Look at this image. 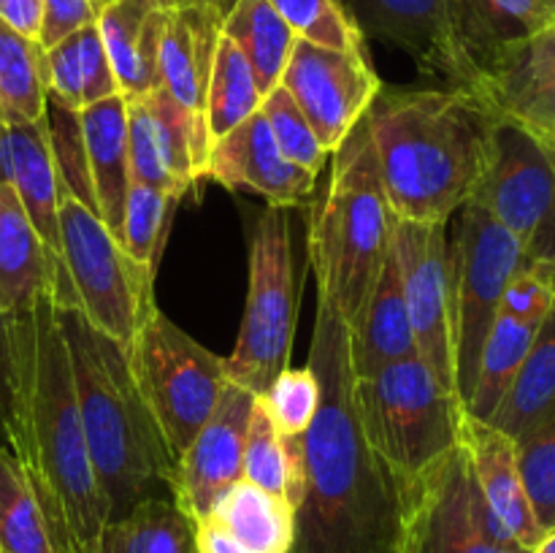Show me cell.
Returning a JSON list of instances; mask_svg holds the SVG:
<instances>
[{
	"label": "cell",
	"instance_id": "17",
	"mask_svg": "<svg viewBox=\"0 0 555 553\" xmlns=\"http://www.w3.org/2000/svg\"><path fill=\"white\" fill-rule=\"evenodd\" d=\"M499 117L555 130V22L502 41L482 60L472 90Z\"/></svg>",
	"mask_w": 555,
	"mask_h": 553
},
{
	"label": "cell",
	"instance_id": "14",
	"mask_svg": "<svg viewBox=\"0 0 555 553\" xmlns=\"http://www.w3.org/2000/svg\"><path fill=\"white\" fill-rule=\"evenodd\" d=\"M280 85L298 103L328 155L366 117L385 87L369 54L341 52L304 38L293 47Z\"/></svg>",
	"mask_w": 555,
	"mask_h": 553
},
{
	"label": "cell",
	"instance_id": "16",
	"mask_svg": "<svg viewBox=\"0 0 555 553\" xmlns=\"http://www.w3.org/2000/svg\"><path fill=\"white\" fill-rule=\"evenodd\" d=\"M255 399L228 380L211 417L177 459L171 499L193 520L209 518L222 493L244 480V442Z\"/></svg>",
	"mask_w": 555,
	"mask_h": 553
},
{
	"label": "cell",
	"instance_id": "34",
	"mask_svg": "<svg viewBox=\"0 0 555 553\" xmlns=\"http://www.w3.org/2000/svg\"><path fill=\"white\" fill-rule=\"evenodd\" d=\"M0 553H60L33 483L11 448H0Z\"/></svg>",
	"mask_w": 555,
	"mask_h": 553
},
{
	"label": "cell",
	"instance_id": "28",
	"mask_svg": "<svg viewBox=\"0 0 555 553\" xmlns=\"http://www.w3.org/2000/svg\"><path fill=\"white\" fill-rule=\"evenodd\" d=\"M453 20L475 79L493 47L555 22V0H453Z\"/></svg>",
	"mask_w": 555,
	"mask_h": 553
},
{
	"label": "cell",
	"instance_id": "21",
	"mask_svg": "<svg viewBox=\"0 0 555 553\" xmlns=\"http://www.w3.org/2000/svg\"><path fill=\"white\" fill-rule=\"evenodd\" d=\"M461 445L469 455L472 475H475L477 488H480L491 513L502 520L504 529L520 545L531 551L545 531L537 524L529 493H526L515 439L504 434L502 428L477 421L466 412L464 428H461Z\"/></svg>",
	"mask_w": 555,
	"mask_h": 553
},
{
	"label": "cell",
	"instance_id": "6",
	"mask_svg": "<svg viewBox=\"0 0 555 553\" xmlns=\"http://www.w3.org/2000/svg\"><path fill=\"white\" fill-rule=\"evenodd\" d=\"M356 407L372 448L410 488L461 445L464 404L421 356L356 377Z\"/></svg>",
	"mask_w": 555,
	"mask_h": 553
},
{
	"label": "cell",
	"instance_id": "23",
	"mask_svg": "<svg viewBox=\"0 0 555 553\" xmlns=\"http://www.w3.org/2000/svg\"><path fill=\"white\" fill-rule=\"evenodd\" d=\"M60 263L27 217L14 188L0 182V309L33 312L57 291Z\"/></svg>",
	"mask_w": 555,
	"mask_h": 553
},
{
	"label": "cell",
	"instance_id": "38",
	"mask_svg": "<svg viewBox=\"0 0 555 553\" xmlns=\"http://www.w3.org/2000/svg\"><path fill=\"white\" fill-rule=\"evenodd\" d=\"M260 114L269 123L271 136H274L276 146H280V152L287 160L309 168L312 173H320L328 166L331 155L323 150L309 119L304 117V112L285 87L276 85L274 90L266 92L263 103H260Z\"/></svg>",
	"mask_w": 555,
	"mask_h": 553
},
{
	"label": "cell",
	"instance_id": "51",
	"mask_svg": "<svg viewBox=\"0 0 555 553\" xmlns=\"http://www.w3.org/2000/svg\"><path fill=\"white\" fill-rule=\"evenodd\" d=\"M531 553H555V526L542 535V540L531 548Z\"/></svg>",
	"mask_w": 555,
	"mask_h": 553
},
{
	"label": "cell",
	"instance_id": "29",
	"mask_svg": "<svg viewBox=\"0 0 555 553\" xmlns=\"http://www.w3.org/2000/svg\"><path fill=\"white\" fill-rule=\"evenodd\" d=\"M222 36L242 49L263 95L282 81L298 41L285 16L269 0H233L222 14Z\"/></svg>",
	"mask_w": 555,
	"mask_h": 553
},
{
	"label": "cell",
	"instance_id": "22",
	"mask_svg": "<svg viewBox=\"0 0 555 553\" xmlns=\"http://www.w3.org/2000/svg\"><path fill=\"white\" fill-rule=\"evenodd\" d=\"M222 14L225 11L209 3L168 9L166 30L160 38V54H157L160 87L188 112L201 117H204L217 43L222 36Z\"/></svg>",
	"mask_w": 555,
	"mask_h": 553
},
{
	"label": "cell",
	"instance_id": "11",
	"mask_svg": "<svg viewBox=\"0 0 555 553\" xmlns=\"http://www.w3.org/2000/svg\"><path fill=\"white\" fill-rule=\"evenodd\" d=\"M469 201L518 239L526 258L553 260L555 173L534 130L496 119L491 160Z\"/></svg>",
	"mask_w": 555,
	"mask_h": 553
},
{
	"label": "cell",
	"instance_id": "47",
	"mask_svg": "<svg viewBox=\"0 0 555 553\" xmlns=\"http://www.w3.org/2000/svg\"><path fill=\"white\" fill-rule=\"evenodd\" d=\"M0 20L27 38H41L43 0H0Z\"/></svg>",
	"mask_w": 555,
	"mask_h": 553
},
{
	"label": "cell",
	"instance_id": "44",
	"mask_svg": "<svg viewBox=\"0 0 555 553\" xmlns=\"http://www.w3.org/2000/svg\"><path fill=\"white\" fill-rule=\"evenodd\" d=\"M79 49H81V98L85 106L103 101V98L119 95L117 76H114L112 60H108L103 38L98 33V25H85L79 30ZM81 106V108H85Z\"/></svg>",
	"mask_w": 555,
	"mask_h": 553
},
{
	"label": "cell",
	"instance_id": "31",
	"mask_svg": "<svg viewBox=\"0 0 555 553\" xmlns=\"http://www.w3.org/2000/svg\"><path fill=\"white\" fill-rule=\"evenodd\" d=\"M555 415V301L537 329L531 350L504 396L502 407L491 417V426L502 428L513 439L524 437L542 421Z\"/></svg>",
	"mask_w": 555,
	"mask_h": 553
},
{
	"label": "cell",
	"instance_id": "33",
	"mask_svg": "<svg viewBox=\"0 0 555 553\" xmlns=\"http://www.w3.org/2000/svg\"><path fill=\"white\" fill-rule=\"evenodd\" d=\"M47 108V47L0 20V117L38 123Z\"/></svg>",
	"mask_w": 555,
	"mask_h": 553
},
{
	"label": "cell",
	"instance_id": "45",
	"mask_svg": "<svg viewBox=\"0 0 555 553\" xmlns=\"http://www.w3.org/2000/svg\"><path fill=\"white\" fill-rule=\"evenodd\" d=\"M98 16L95 0H43V25L38 41L52 47L60 38L92 25Z\"/></svg>",
	"mask_w": 555,
	"mask_h": 553
},
{
	"label": "cell",
	"instance_id": "53",
	"mask_svg": "<svg viewBox=\"0 0 555 553\" xmlns=\"http://www.w3.org/2000/svg\"><path fill=\"white\" fill-rule=\"evenodd\" d=\"M95 3H98V9H101V5H103V3H106V0H95Z\"/></svg>",
	"mask_w": 555,
	"mask_h": 553
},
{
	"label": "cell",
	"instance_id": "26",
	"mask_svg": "<svg viewBox=\"0 0 555 553\" xmlns=\"http://www.w3.org/2000/svg\"><path fill=\"white\" fill-rule=\"evenodd\" d=\"M352 331V366L356 377H369L388 363L417 356L415 334L406 314L404 287L396 266L393 244L379 269L361 320Z\"/></svg>",
	"mask_w": 555,
	"mask_h": 553
},
{
	"label": "cell",
	"instance_id": "54",
	"mask_svg": "<svg viewBox=\"0 0 555 553\" xmlns=\"http://www.w3.org/2000/svg\"><path fill=\"white\" fill-rule=\"evenodd\" d=\"M545 133H551V130H545ZM553 136H555V130H553Z\"/></svg>",
	"mask_w": 555,
	"mask_h": 553
},
{
	"label": "cell",
	"instance_id": "48",
	"mask_svg": "<svg viewBox=\"0 0 555 553\" xmlns=\"http://www.w3.org/2000/svg\"><path fill=\"white\" fill-rule=\"evenodd\" d=\"M195 553H249L211 518L195 520Z\"/></svg>",
	"mask_w": 555,
	"mask_h": 553
},
{
	"label": "cell",
	"instance_id": "24",
	"mask_svg": "<svg viewBox=\"0 0 555 553\" xmlns=\"http://www.w3.org/2000/svg\"><path fill=\"white\" fill-rule=\"evenodd\" d=\"M168 9L163 0H106L95 25L103 38L119 95L139 98L160 87L157 54L166 30Z\"/></svg>",
	"mask_w": 555,
	"mask_h": 553
},
{
	"label": "cell",
	"instance_id": "32",
	"mask_svg": "<svg viewBox=\"0 0 555 553\" xmlns=\"http://www.w3.org/2000/svg\"><path fill=\"white\" fill-rule=\"evenodd\" d=\"M92 553H195V520L173 499H146L108 520Z\"/></svg>",
	"mask_w": 555,
	"mask_h": 553
},
{
	"label": "cell",
	"instance_id": "20",
	"mask_svg": "<svg viewBox=\"0 0 555 553\" xmlns=\"http://www.w3.org/2000/svg\"><path fill=\"white\" fill-rule=\"evenodd\" d=\"M81 160V201L119 233L125 198L130 188L128 101L125 95L103 98L76 112Z\"/></svg>",
	"mask_w": 555,
	"mask_h": 553
},
{
	"label": "cell",
	"instance_id": "39",
	"mask_svg": "<svg viewBox=\"0 0 555 553\" xmlns=\"http://www.w3.org/2000/svg\"><path fill=\"white\" fill-rule=\"evenodd\" d=\"M518 445V464L524 475L526 493H529L531 510L542 531L555 526V415L542 421L524 437L515 439Z\"/></svg>",
	"mask_w": 555,
	"mask_h": 553
},
{
	"label": "cell",
	"instance_id": "1",
	"mask_svg": "<svg viewBox=\"0 0 555 553\" xmlns=\"http://www.w3.org/2000/svg\"><path fill=\"white\" fill-rule=\"evenodd\" d=\"M309 369L320 407L304 432V493L291 553H404L412 488L372 448L356 407L352 331L318 293Z\"/></svg>",
	"mask_w": 555,
	"mask_h": 553
},
{
	"label": "cell",
	"instance_id": "7",
	"mask_svg": "<svg viewBox=\"0 0 555 553\" xmlns=\"http://www.w3.org/2000/svg\"><path fill=\"white\" fill-rule=\"evenodd\" d=\"M60 280L52 301L74 307L87 323L128 350L155 304V274L135 263L112 228L63 188L57 209Z\"/></svg>",
	"mask_w": 555,
	"mask_h": 553
},
{
	"label": "cell",
	"instance_id": "15",
	"mask_svg": "<svg viewBox=\"0 0 555 553\" xmlns=\"http://www.w3.org/2000/svg\"><path fill=\"white\" fill-rule=\"evenodd\" d=\"M125 101L130 179L182 198L204 179L211 146L204 117L188 112L163 87Z\"/></svg>",
	"mask_w": 555,
	"mask_h": 553
},
{
	"label": "cell",
	"instance_id": "52",
	"mask_svg": "<svg viewBox=\"0 0 555 553\" xmlns=\"http://www.w3.org/2000/svg\"><path fill=\"white\" fill-rule=\"evenodd\" d=\"M551 280H553V291H555V255H553V260H551Z\"/></svg>",
	"mask_w": 555,
	"mask_h": 553
},
{
	"label": "cell",
	"instance_id": "19",
	"mask_svg": "<svg viewBox=\"0 0 555 553\" xmlns=\"http://www.w3.org/2000/svg\"><path fill=\"white\" fill-rule=\"evenodd\" d=\"M204 177L228 190H249L282 209L304 204L318 190V173L282 155L260 108L211 141Z\"/></svg>",
	"mask_w": 555,
	"mask_h": 553
},
{
	"label": "cell",
	"instance_id": "43",
	"mask_svg": "<svg viewBox=\"0 0 555 553\" xmlns=\"http://www.w3.org/2000/svg\"><path fill=\"white\" fill-rule=\"evenodd\" d=\"M47 90L49 103H54V106L68 108V112H79L85 106L79 30L47 47Z\"/></svg>",
	"mask_w": 555,
	"mask_h": 553
},
{
	"label": "cell",
	"instance_id": "49",
	"mask_svg": "<svg viewBox=\"0 0 555 553\" xmlns=\"http://www.w3.org/2000/svg\"><path fill=\"white\" fill-rule=\"evenodd\" d=\"M534 136H537V139H540L542 150H545V155H547V163H551V168H553V173H555V136L553 133H545V130H534Z\"/></svg>",
	"mask_w": 555,
	"mask_h": 553
},
{
	"label": "cell",
	"instance_id": "27",
	"mask_svg": "<svg viewBox=\"0 0 555 553\" xmlns=\"http://www.w3.org/2000/svg\"><path fill=\"white\" fill-rule=\"evenodd\" d=\"M209 518L249 553H291L296 537V510L287 499L249 480L228 488Z\"/></svg>",
	"mask_w": 555,
	"mask_h": 553
},
{
	"label": "cell",
	"instance_id": "35",
	"mask_svg": "<svg viewBox=\"0 0 555 553\" xmlns=\"http://www.w3.org/2000/svg\"><path fill=\"white\" fill-rule=\"evenodd\" d=\"M260 103H263V92H260L247 57L231 38L220 36L204 103V123L209 139L217 141L228 130L242 125L249 114L258 112Z\"/></svg>",
	"mask_w": 555,
	"mask_h": 553
},
{
	"label": "cell",
	"instance_id": "25",
	"mask_svg": "<svg viewBox=\"0 0 555 553\" xmlns=\"http://www.w3.org/2000/svg\"><path fill=\"white\" fill-rule=\"evenodd\" d=\"M3 168L5 184H11L14 193L20 195L38 236L57 258V209L65 182L57 166V155H54L47 117L38 123H5Z\"/></svg>",
	"mask_w": 555,
	"mask_h": 553
},
{
	"label": "cell",
	"instance_id": "36",
	"mask_svg": "<svg viewBox=\"0 0 555 553\" xmlns=\"http://www.w3.org/2000/svg\"><path fill=\"white\" fill-rule=\"evenodd\" d=\"M177 204V195H168L163 190L152 188V184L130 179L117 239L125 253L152 274H157V266H160L163 247H166L168 228H171Z\"/></svg>",
	"mask_w": 555,
	"mask_h": 553
},
{
	"label": "cell",
	"instance_id": "10",
	"mask_svg": "<svg viewBox=\"0 0 555 553\" xmlns=\"http://www.w3.org/2000/svg\"><path fill=\"white\" fill-rule=\"evenodd\" d=\"M450 233V314H453L455 388L466 410L477 361L499 314L504 287L531 260L518 239L477 204L455 211Z\"/></svg>",
	"mask_w": 555,
	"mask_h": 553
},
{
	"label": "cell",
	"instance_id": "12",
	"mask_svg": "<svg viewBox=\"0 0 555 553\" xmlns=\"http://www.w3.org/2000/svg\"><path fill=\"white\" fill-rule=\"evenodd\" d=\"M404 553H531L491 513L464 445L412 488Z\"/></svg>",
	"mask_w": 555,
	"mask_h": 553
},
{
	"label": "cell",
	"instance_id": "41",
	"mask_svg": "<svg viewBox=\"0 0 555 553\" xmlns=\"http://www.w3.org/2000/svg\"><path fill=\"white\" fill-rule=\"evenodd\" d=\"M244 480L285 499V450L263 401L255 399L244 442Z\"/></svg>",
	"mask_w": 555,
	"mask_h": 553
},
{
	"label": "cell",
	"instance_id": "13",
	"mask_svg": "<svg viewBox=\"0 0 555 553\" xmlns=\"http://www.w3.org/2000/svg\"><path fill=\"white\" fill-rule=\"evenodd\" d=\"M450 222L399 220L393 226V253L404 287L406 314L415 334L417 356L455 388L453 314H450Z\"/></svg>",
	"mask_w": 555,
	"mask_h": 553
},
{
	"label": "cell",
	"instance_id": "30",
	"mask_svg": "<svg viewBox=\"0 0 555 553\" xmlns=\"http://www.w3.org/2000/svg\"><path fill=\"white\" fill-rule=\"evenodd\" d=\"M542 320L513 318V314L502 312L496 314L491 331H488L486 345H482L475 385H472L469 401H466V412L472 417L491 423L507 390L513 388L526 356H529L531 342H534Z\"/></svg>",
	"mask_w": 555,
	"mask_h": 553
},
{
	"label": "cell",
	"instance_id": "5",
	"mask_svg": "<svg viewBox=\"0 0 555 553\" xmlns=\"http://www.w3.org/2000/svg\"><path fill=\"white\" fill-rule=\"evenodd\" d=\"M396 215L379 179L366 119L331 152L328 182L309 215L307 253L320 296L350 329L361 320L393 244Z\"/></svg>",
	"mask_w": 555,
	"mask_h": 553
},
{
	"label": "cell",
	"instance_id": "4",
	"mask_svg": "<svg viewBox=\"0 0 555 553\" xmlns=\"http://www.w3.org/2000/svg\"><path fill=\"white\" fill-rule=\"evenodd\" d=\"M54 312L108 520L125 518L146 499H171L177 459L135 385L125 347L92 329L79 309L54 304Z\"/></svg>",
	"mask_w": 555,
	"mask_h": 553
},
{
	"label": "cell",
	"instance_id": "42",
	"mask_svg": "<svg viewBox=\"0 0 555 553\" xmlns=\"http://www.w3.org/2000/svg\"><path fill=\"white\" fill-rule=\"evenodd\" d=\"M553 301L555 291L551 280V260H531L507 282L499 312L513 314V318L542 320L551 312Z\"/></svg>",
	"mask_w": 555,
	"mask_h": 553
},
{
	"label": "cell",
	"instance_id": "40",
	"mask_svg": "<svg viewBox=\"0 0 555 553\" xmlns=\"http://www.w3.org/2000/svg\"><path fill=\"white\" fill-rule=\"evenodd\" d=\"M258 399L263 401L280 437H298L312 426L320 407V383L309 366H287Z\"/></svg>",
	"mask_w": 555,
	"mask_h": 553
},
{
	"label": "cell",
	"instance_id": "46",
	"mask_svg": "<svg viewBox=\"0 0 555 553\" xmlns=\"http://www.w3.org/2000/svg\"><path fill=\"white\" fill-rule=\"evenodd\" d=\"M16 399V358L11 339V318L0 309V448H11Z\"/></svg>",
	"mask_w": 555,
	"mask_h": 553
},
{
	"label": "cell",
	"instance_id": "18",
	"mask_svg": "<svg viewBox=\"0 0 555 553\" xmlns=\"http://www.w3.org/2000/svg\"><path fill=\"white\" fill-rule=\"evenodd\" d=\"M358 30L410 54L423 74L469 90V65L453 20V0H345Z\"/></svg>",
	"mask_w": 555,
	"mask_h": 553
},
{
	"label": "cell",
	"instance_id": "8",
	"mask_svg": "<svg viewBox=\"0 0 555 553\" xmlns=\"http://www.w3.org/2000/svg\"><path fill=\"white\" fill-rule=\"evenodd\" d=\"M298 291L291 217L282 206H266L249 231L247 307L236 347L225 358L231 383L260 396L291 366Z\"/></svg>",
	"mask_w": 555,
	"mask_h": 553
},
{
	"label": "cell",
	"instance_id": "2",
	"mask_svg": "<svg viewBox=\"0 0 555 553\" xmlns=\"http://www.w3.org/2000/svg\"><path fill=\"white\" fill-rule=\"evenodd\" d=\"M16 358L11 450L33 483L60 553H92L108 507L76 401L74 372L52 298L9 314Z\"/></svg>",
	"mask_w": 555,
	"mask_h": 553
},
{
	"label": "cell",
	"instance_id": "50",
	"mask_svg": "<svg viewBox=\"0 0 555 553\" xmlns=\"http://www.w3.org/2000/svg\"><path fill=\"white\" fill-rule=\"evenodd\" d=\"M163 3H168L171 9H177V5H201V3H209V5H217V9L228 11L231 9L233 0H163Z\"/></svg>",
	"mask_w": 555,
	"mask_h": 553
},
{
	"label": "cell",
	"instance_id": "3",
	"mask_svg": "<svg viewBox=\"0 0 555 553\" xmlns=\"http://www.w3.org/2000/svg\"><path fill=\"white\" fill-rule=\"evenodd\" d=\"M363 119L393 215L450 222L486 173L499 114L461 87H383Z\"/></svg>",
	"mask_w": 555,
	"mask_h": 553
},
{
	"label": "cell",
	"instance_id": "9",
	"mask_svg": "<svg viewBox=\"0 0 555 553\" xmlns=\"http://www.w3.org/2000/svg\"><path fill=\"white\" fill-rule=\"evenodd\" d=\"M125 352L168 450L179 459L209 421L225 390V358L206 350L157 307L141 323Z\"/></svg>",
	"mask_w": 555,
	"mask_h": 553
},
{
	"label": "cell",
	"instance_id": "37",
	"mask_svg": "<svg viewBox=\"0 0 555 553\" xmlns=\"http://www.w3.org/2000/svg\"><path fill=\"white\" fill-rule=\"evenodd\" d=\"M304 41L341 52L369 54L366 36L358 30L345 0H269Z\"/></svg>",
	"mask_w": 555,
	"mask_h": 553
}]
</instances>
